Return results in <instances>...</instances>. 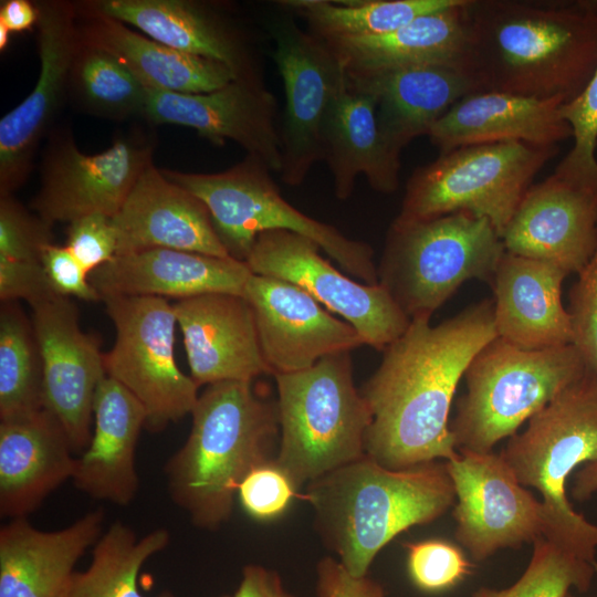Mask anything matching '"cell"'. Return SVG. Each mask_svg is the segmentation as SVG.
Instances as JSON below:
<instances>
[{
  "label": "cell",
  "mask_w": 597,
  "mask_h": 597,
  "mask_svg": "<svg viewBox=\"0 0 597 597\" xmlns=\"http://www.w3.org/2000/svg\"><path fill=\"white\" fill-rule=\"evenodd\" d=\"M320 250L310 238L270 230L256 237L244 262L254 274L301 287L353 325L365 345L384 352L405 333L411 320L385 287L347 277Z\"/></svg>",
  "instance_id": "obj_14"
},
{
  "label": "cell",
  "mask_w": 597,
  "mask_h": 597,
  "mask_svg": "<svg viewBox=\"0 0 597 597\" xmlns=\"http://www.w3.org/2000/svg\"><path fill=\"white\" fill-rule=\"evenodd\" d=\"M39 15L36 1L2 0L0 2V23H3L11 33L36 29Z\"/></svg>",
  "instance_id": "obj_49"
},
{
  "label": "cell",
  "mask_w": 597,
  "mask_h": 597,
  "mask_svg": "<svg viewBox=\"0 0 597 597\" xmlns=\"http://www.w3.org/2000/svg\"><path fill=\"white\" fill-rule=\"evenodd\" d=\"M56 295L41 261L0 256V300L2 303L23 300L32 306Z\"/></svg>",
  "instance_id": "obj_45"
},
{
  "label": "cell",
  "mask_w": 597,
  "mask_h": 597,
  "mask_svg": "<svg viewBox=\"0 0 597 597\" xmlns=\"http://www.w3.org/2000/svg\"><path fill=\"white\" fill-rule=\"evenodd\" d=\"M597 564L580 558L544 537L533 543V554L521 577L502 589L482 586L472 597H566L570 588L587 591Z\"/></svg>",
  "instance_id": "obj_38"
},
{
  "label": "cell",
  "mask_w": 597,
  "mask_h": 597,
  "mask_svg": "<svg viewBox=\"0 0 597 597\" xmlns=\"http://www.w3.org/2000/svg\"><path fill=\"white\" fill-rule=\"evenodd\" d=\"M76 12L80 41L113 55L147 88L200 94L235 80L221 62L175 50L115 19Z\"/></svg>",
  "instance_id": "obj_31"
},
{
  "label": "cell",
  "mask_w": 597,
  "mask_h": 597,
  "mask_svg": "<svg viewBox=\"0 0 597 597\" xmlns=\"http://www.w3.org/2000/svg\"><path fill=\"white\" fill-rule=\"evenodd\" d=\"M455 491L454 537L474 562L543 537V510L501 455L458 449L446 461Z\"/></svg>",
  "instance_id": "obj_15"
},
{
  "label": "cell",
  "mask_w": 597,
  "mask_h": 597,
  "mask_svg": "<svg viewBox=\"0 0 597 597\" xmlns=\"http://www.w3.org/2000/svg\"><path fill=\"white\" fill-rule=\"evenodd\" d=\"M52 227L14 195L0 197V256L41 261L44 248L54 243Z\"/></svg>",
  "instance_id": "obj_40"
},
{
  "label": "cell",
  "mask_w": 597,
  "mask_h": 597,
  "mask_svg": "<svg viewBox=\"0 0 597 597\" xmlns=\"http://www.w3.org/2000/svg\"><path fill=\"white\" fill-rule=\"evenodd\" d=\"M573 130L574 144L559 166L576 170L597 167V67L583 92L562 107Z\"/></svg>",
  "instance_id": "obj_43"
},
{
  "label": "cell",
  "mask_w": 597,
  "mask_h": 597,
  "mask_svg": "<svg viewBox=\"0 0 597 597\" xmlns=\"http://www.w3.org/2000/svg\"><path fill=\"white\" fill-rule=\"evenodd\" d=\"M105 512L92 510L66 527L42 531L27 517L0 528V597H67L74 567L103 533Z\"/></svg>",
  "instance_id": "obj_26"
},
{
  "label": "cell",
  "mask_w": 597,
  "mask_h": 597,
  "mask_svg": "<svg viewBox=\"0 0 597 597\" xmlns=\"http://www.w3.org/2000/svg\"><path fill=\"white\" fill-rule=\"evenodd\" d=\"M505 251L577 274L597 247V167L556 166L533 184L502 234Z\"/></svg>",
  "instance_id": "obj_16"
},
{
  "label": "cell",
  "mask_w": 597,
  "mask_h": 597,
  "mask_svg": "<svg viewBox=\"0 0 597 597\" xmlns=\"http://www.w3.org/2000/svg\"><path fill=\"white\" fill-rule=\"evenodd\" d=\"M103 302L116 331L112 349L104 353L106 376L143 405L145 429L161 432L190 415L199 397V387L176 362L172 304L153 296H111Z\"/></svg>",
  "instance_id": "obj_11"
},
{
  "label": "cell",
  "mask_w": 597,
  "mask_h": 597,
  "mask_svg": "<svg viewBox=\"0 0 597 597\" xmlns=\"http://www.w3.org/2000/svg\"><path fill=\"white\" fill-rule=\"evenodd\" d=\"M460 0H284L280 7L305 20L308 32L328 41L383 35L418 17L447 9Z\"/></svg>",
  "instance_id": "obj_34"
},
{
  "label": "cell",
  "mask_w": 597,
  "mask_h": 597,
  "mask_svg": "<svg viewBox=\"0 0 597 597\" xmlns=\"http://www.w3.org/2000/svg\"><path fill=\"white\" fill-rule=\"evenodd\" d=\"M38 80L28 96L0 119V197L14 195L30 177L41 140L49 136L67 100L78 43L74 1H36Z\"/></svg>",
  "instance_id": "obj_17"
},
{
  "label": "cell",
  "mask_w": 597,
  "mask_h": 597,
  "mask_svg": "<svg viewBox=\"0 0 597 597\" xmlns=\"http://www.w3.org/2000/svg\"><path fill=\"white\" fill-rule=\"evenodd\" d=\"M155 137L143 129L121 133L105 150L82 153L71 129L46 137L40 187L30 209L54 226L92 213L114 217L144 170L154 163Z\"/></svg>",
  "instance_id": "obj_12"
},
{
  "label": "cell",
  "mask_w": 597,
  "mask_h": 597,
  "mask_svg": "<svg viewBox=\"0 0 597 597\" xmlns=\"http://www.w3.org/2000/svg\"><path fill=\"white\" fill-rule=\"evenodd\" d=\"M113 223L116 255L165 248L230 256L203 201L169 180L154 163L140 175Z\"/></svg>",
  "instance_id": "obj_23"
},
{
  "label": "cell",
  "mask_w": 597,
  "mask_h": 597,
  "mask_svg": "<svg viewBox=\"0 0 597 597\" xmlns=\"http://www.w3.org/2000/svg\"><path fill=\"white\" fill-rule=\"evenodd\" d=\"M465 2L460 0L447 9L418 17L387 34L324 42L339 60L346 74L431 63L453 64L464 69Z\"/></svg>",
  "instance_id": "obj_33"
},
{
  "label": "cell",
  "mask_w": 597,
  "mask_h": 597,
  "mask_svg": "<svg viewBox=\"0 0 597 597\" xmlns=\"http://www.w3.org/2000/svg\"><path fill=\"white\" fill-rule=\"evenodd\" d=\"M345 75L349 85L374 97L381 138L398 157L413 139L428 136L436 122L459 100L478 92L470 74L453 64H419Z\"/></svg>",
  "instance_id": "obj_24"
},
{
  "label": "cell",
  "mask_w": 597,
  "mask_h": 597,
  "mask_svg": "<svg viewBox=\"0 0 597 597\" xmlns=\"http://www.w3.org/2000/svg\"><path fill=\"white\" fill-rule=\"evenodd\" d=\"M252 274L245 262L175 249L118 254L88 275L103 301L111 296H153L176 301L208 293L242 295Z\"/></svg>",
  "instance_id": "obj_25"
},
{
  "label": "cell",
  "mask_w": 597,
  "mask_h": 597,
  "mask_svg": "<svg viewBox=\"0 0 597 597\" xmlns=\"http://www.w3.org/2000/svg\"><path fill=\"white\" fill-rule=\"evenodd\" d=\"M147 95V87L118 60L78 39L67 82L74 108L109 121L143 119Z\"/></svg>",
  "instance_id": "obj_36"
},
{
  "label": "cell",
  "mask_w": 597,
  "mask_h": 597,
  "mask_svg": "<svg viewBox=\"0 0 597 597\" xmlns=\"http://www.w3.org/2000/svg\"><path fill=\"white\" fill-rule=\"evenodd\" d=\"M10 30L3 24L0 23V51L3 52L7 50L10 42Z\"/></svg>",
  "instance_id": "obj_51"
},
{
  "label": "cell",
  "mask_w": 597,
  "mask_h": 597,
  "mask_svg": "<svg viewBox=\"0 0 597 597\" xmlns=\"http://www.w3.org/2000/svg\"><path fill=\"white\" fill-rule=\"evenodd\" d=\"M315 591L317 597H386L380 583L352 576L338 559L324 557L316 565Z\"/></svg>",
  "instance_id": "obj_47"
},
{
  "label": "cell",
  "mask_w": 597,
  "mask_h": 597,
  "mask_svg": "<svg viewBox=\"0 0 597 597\" xmlns=\"http://www.w3.org/2000/svg\"><path fill=\"white\" fill-rule=\"evenodd\" d=\"M566 597H578V596H574L573 594L568 593Z\"/></svg>",
  "instance_id": "obj_53"
},
{
  "label": "cell",
  "mask_w": 597,
  "mask_h": 597,
  "mask_svg": "<svg viewBox=\"0 0 597 597\" xmlns=\"http://www.w3.org/2000/svg\"><path fill=\"white\" fill-rule=\"evenodd\" d=\"M517 480L542 495L543 537L593 564L597 525L575 512L566 484L597 462V377L588 369L509 438L500 452Z\"/></svg>",
  "instance_id": "obj_5"
},
{
  "label": "cell",
  "mask_w": 597,
  "mask_h": 597,
  "mask_svg": "<svg viewBox=\"0 0 597 597\" xmlns=\"http://www.w3.org/2000/svg\"><path fill=\"white\" fill-rule=\"evenodd\" d=\"M570 494L579 502L597 494V462L585 464L576 471Z\"/></svg>",
  "instance_id": "obj_50"
},
{
  "label": "cell",
  "mask_w": 597,
  "mask_h": 597,
  "mask_svg": "<svg viewBox=\"0 0 597 597\" xmlns=\"http://www.w3.org/2000/svg\"><path fill=\"white\" fill-rule=\"evenodd\" d=\"M78 10L105 15L180 52L227 65L237 80L262 81L247 32L217 2L200 0H78Z\"/></svg>",
  "instance_id": "obj_21"
},
{
  "label": "cell",
  "mask_w": 597,
  "mask_h": 597,
  "mask_svg": "<svg viewBox=\"0 0 597 597\" xmlns=\"http://www.w3.org/2000/svg\"><path fill=\"white\" fill-rule=\"evenodd\" d=\"M576 275L567 307L572 344L586 368L597 377V247L588 263Z\"/></svg>",
  "instance_id": "obj_41"
},
{
  "label": "cell",
  "mask_w": 597,
  "mask_h": 597,
  "mask_svg": "<svg viewBox=\"0 0 597 597\" xmlns=\"http://www.w3.org/2000/svg\"><path fill=\"white\" fill-rule=\"evenodd\" d=\"M495 337L492 300L437 325L412 318L360 390L371 412L365 454L392 470L455 458L453 396L471 360Z\"/></svg>",
  "instance_id": "obj_1"
},
{
  "label": "cell",
  "mask_w": 597,
  "mask_h": 597,
  "mask_svg": "<svg viewBox=\"0 0 597 597\" xmlns=\"http://www.w3.org/2000/svg\"><path fill=\"white\" fill-rule=\"evenodd\" d=\"M60 421L46 409L0 420V514L27 517L63 482L75 458Z\"/></svg>",
  "instance_id": "obj_30"
},
{
  "label": "cell",
  "mask_w": 597,
  "mask_h": 597,
  "mask_svg": "<svg viewBox=\"0 0 597 597\" xmlns=\"http://www.w3.org/2000/svg\"><path fill=\"white\" fill-rule=\"evenodd\" d=\"M44 409L42 357L32 320L18 302L0 308V420Z\"/></svg>",
  "instance_id": "obj_37"
},
{
  "label": "cell",
  "mask_w": 597,
  "mask_h": 597,
  "mask_svg": "<svg viewBox=\"0 0 597 597\" xmlns=\"http://www.w3.org/2000/svg\"><path fill=\"white\" fill-rule=\"evenodd\" d=\"M305 499L326 548L364 577L398 534L448 512L455 491L446 461L392 470L364 454L306 484Z\"/></svg>",
  "instance_id": "obj_3"
},
{
  "label": "cell",
  "mask_w": 597,
  "mask_h": 597,
  "mask_svg": "<svg viewBox=\"0 0 597 597\" xmlns=\"http://www.w3.org/2000/svg\"><path fill=\"white\" fill-rule=\"evenodd\" d=\"M161 171L203 201L230 256L244 262L260 233L286 230L313 240L344 271L365 284H378L371 247L289 203L273 181L272 170L258 156L247 154L232 167L212 174Z\"/></svg>",
  "instance_id": "obj_9"
},
{
  "label": "cell",
  "mask_w": 597,
  "mask_h": 597,
  "mask_svg": "<svg viewBox=\"0 0 597 597\" xmlns=\"http://www.w3.org/2000/svg\"><path fill=\"white\" fill-rule=\"evenodd\" d=\"M242 296L252 308L262 355L273 376L308 369L325 356L364 345L353 325L293 283L252 273Z\"/></svg>",
  "instance_id": "obj_19"
},
{
  "label": "cell",
  "mask_w": 597,
  "mask_h": 597,
  "mask_svg": "<svg viewBox=\"0 0 597 597\" xmlns=\"http://www.w3.org/2000/svg\"><path fill=\"white\" fill-rule=\"evenodd\" d=\"M172 307L198 387L271 374L252 308L242 295L208 293L175 301Z\"/></svg>",
  "instance_id": "obj_22"
},
{
  "label": "cell",
  "mask_w": 597,
  "mask_h": 597,
  "mask_svg": "<svg viewBox=\"0 0 597 597\" xmlns=\"http://www.w3.org/2000/svg\"><path fill=\"white\" fill-rule=\"evenodd\" d=\"M464 12L478 92L567 104L597 67V0H467Z\"/></svg>",
  "instance_id": "obj_2"
},
{
  "label": "cell",
  "mask_w": 597,
  "mask_h": 597,
  "mask_svg": "<svg viewBox=\"0 0 597 597\" xmlns=\"http://www.w3.org/2000/svg\"><path fill=\"white\" fill-rule=\"evenodd\" d=\"M323 160L341 200L352 195L359 175L377 192L388 195L399 187L400 157L381 138L375 100L347 81L334 97L324 123Z\"/></svg>",
  "instance_id": "obj_32"
},
{
  "label": "cell",
  "mask_w": 597,
  "mask_h": 597,
  "mask_svg": "<svg viewBox=\"0 0 597 597\" xmlns=\"http://www.w3.org/2000/svg\"><path fill=\"white\" fill-rule=\"evenodd\" d=\"M586 370L573 344L527 350L495 337L464 373L467 390L449 425L457 449L493 451Z\"/></svg>",
  "instance_id": "obj_8"
},
{
  "label": "cell",
  "mask_w": 597,
  "mask_h": 597,
  "mask_svg": "<svg viewBox=\"0 0 597 597\" xmlns=\"http://www.w3.org/2000/svg\"><path fill=\"white\" fill-rule=\"evenodd\" d=\"M144 121L151 125H179L216 146L231 140L258 156L274 172L281 170L277 103L263 81L233 80L200 94L147 88Z\"/></svg>",
  "instance_id": "obj_20"
},
{
  "label": "cell",
  "mask_w": 597,
  "mask_h": 597,
  "mask_svg": "<svg viewBox=\"0 0 597 597\" xmlns=\"http://www.w3.org/2000/svg\"><path fill=\"white\" fill-rule=\"evenodd\" d=\"M274 378L280 423L275 462L297 489L365 454L371 412L354 384L350 352Z\"/></svg>",
  "instance_id": "obj_6"
},
{
  "label": "cell",
  "mask_w": 597,
  "mask_h": 597,
  "mask_svg": "<svg viewBox=\"0 0 597 597\" xmlns=\"http://www.w3.org/2000/svg\"><path fill=\"white\" fill-rule=\"evenodd\" d=\"M297 490L273 459L253 468L241 481L237 494L251 517L270 521L289 509Z\"/></svg>",
  "instance_id": "obj_42"
},
{
  "label": "cell",
  "mask_w": 597,
  "mask_h": 597,
  "mask_svg": "<svg viewBox=\"0 0 597 597\" xmlns=\"http://www.w3.org/2000/svg\"><path fill=\"white\" fill-rule=\"evenodd\" d=\"M146 418L138 399L106 376L94 399L91 441L75 458L73 485L95 500L130 504L139 489L135 455Z\"/></svg>",
  "instance_id": "obj_29"
},
{
  "label": "cell",
  "mask_w": 597,
  "mask_h": 597,
  "mask_svg": "<svg viewBox=\"0 0 597 597\" xmlns=\"http://www.w3.org/2000/svg\"><path fill=\"white\" fill-rule=\"evenodd\" d=\"M407 570L415 587L427 594L452 589L472 574L475 564L451 542L430 538L405 543Z\"/></svg>",
  "instance_id": "obj_39"
},
{
  "label": "cell",
  "mask_w": 597,
  "mask_h": 597,
  "mask_svg": "<svg viewBox=\"0 0 597 597\" xmlns=\"http://www.w3.org/2000/svg\"><path fill=\"white\" fill-rule=\"evenodd\" d=\"M90 274L117 254L113 217L92 213L71 221L64 244Z\"/></svg>",
  "instance_id": "obj_44"
},
{
  "label": "cell",
  "mask_w": 597,
  "mask_h": 597,
  "mask_svg": "<svg viewBox=\"0 0 597 597\" xmlns=\"http://www.w3.org/2000/svg\"><path fill=\"white\" fill-rule=\"evenodd\" d=\"M233 597H295L289 593L280 575L261 565L250 564L243 567L242 578Z\"/></svg>",
  "instance_id": "obj_48"
},
{
  "label": "cell",
  "mask_w": 597,
  "mask_h": 597,
  "mask_svg": "<svg viewBox=\"0 0 597 597\" xmlns=\"http://www.w3.org/2000/svg\"><path fill=\"white\" fill-rule=\"evenodd\" d=\"M43 367L44 409L62 425L73 452L92 437L93 406L106 377L100 341L82 331L71 297L56 295L31 306Z\"/></svg>",
  "instance_id": "obj_18"
},
{
  "label": "cell",
  "mask_w": 597,
  "mask_h": 597,
  "mask_svg": "<svg viewBox=\"0 0 597 597\" xmlns=\"http://www.w3.org/2000/svg\"><path fill=\"white\" fill-rule=\"evenodd\" d=\"M561 98L540 100L502 92H473L431 127L430 143L446 153L458 147L522 142L553 146L573 138Z\"/></svg>",
  "instance_id": "obj_28"
},
{
  "label": "cell",
  "mask_w": 597,
  "mask_h": 597,
  "mask_svg": "<svg viewBox=\"0 0 597 597\" xmlns=\"http://www.w3.org/2000/svg\"><path fill=\"white\" fill-rule=\"evenodd\" d=\"M164 594H165V597H174V595L170 591H164ZM220 597H231V596L223 595V596H220Z\"/></svg>",
  "instance_id": "obj_52"
},
{
  "label": "cell",
  "mask_w": 597,
  "mask_h": 597,
  "mask_svg": "<svg viewBox=\"0 0 597 597\" xmlns=\"http://www.w3.org/2000/svg\"><path fill=\"white\" fill-rule=\"evenodd\" d=\"M558 150L557 145L502 142L440 153L413 170L396 219L420 221L463 211L489 220L502 238L535 176Z\"/></svg>",
  "instance_id": "obj_10"
},
{
  "label": "cell",
  "mask_w": 597,
  "mask_h": 597,
  "mask_svg": "<svg viewBox=\"0 0 597 597\" xmlns=\"http://www.w3.org/2000/svg\"><path fill=\"white\" fill-rule=\"evenodd\" d=\"M187 440L165 464L172 502L190 522L216 531L230 520L243 478L275 459L277 406L253 380L207 386L191 411Z\"/></svg>",
  "instance_id": "obj_4"
},
{
  "label": "cell",
  "mask_w": 597,
  "mask_h": 597,
  "mask_svg": "<svg viewBox=\"0 0 597 597\" xmlns=\"http://www.w3.org/2000/svg\"><path fill=\"white\" fill-rule=\"evenodd\" d=\"M169 541L164 527L138 538L125 523H112L94 544L88 567L74 573L67 597H144L138 588L139 572ZM158 597H165L164 591Z\"/></svg>",
  "instance_id": "obj_35"
},
{
  "label": "cell",
  "mask_w": 597,
  "mask_h": 597,
  "mask_svg": "<svg viewBox=\"0 0 597 597\" xmlns=\"http://www.w3.org/2000/svg\"><path fill=\"white\" fill-rule=\"evenodd\" d=\"M268 29L285 96L279 174L285 185L298 186L323 160L324 123L346 75L328 45L303 31L290 12L269 20Z\"/></svg>",
  "instance_id": "obj_13"
},
{
  "label": "cell",
  "mask_w": 597,
  "mask_h": 597,
  "mask_svg": "<svg viewBox=\"0 0 597 597\" xmlns=\"http://www.w3.org/2000/svg\"><path fill=\"white\" fill-rule=\"evenodd\" d=\"M505 253L489 220L469 212L390 224L378 284L406 315L429 317L469 280L492 282Z\"/></svg>",
  "instance_id": "obj_7"
},
{
  "label": "cell",
  "mask_w": 597,
  "mask_h": 597,
  "mask_svg": "<svg viewBox=\"0 0 597 597\" xmlns=\"http://www.w3.org/2000/svg\"><path fill=\"white\" fill-rule=\"evenodd\" d=\"M566 276L555 264L505 251L490 283L498 337L527 350L572 344L562 302Z\"/></svg>",
  "instance_id": "obj_27"
},
{
  "label": "cell",
  "mask_w": 597,
  "mask_h": 597,
  "mask_svg": "<svg viewBox=\"0 0 597 597\" xmlns=\"http://www.w3.org/2000/svg\"><path fill=\"white\" fill-rule=\"evenodd\" d=\"M41 262L57 295L87 302L102 301L88 280L90 274L65 245H46Z\"/></svg>",
  "instance_id": "obj_46"
}]
</instances>
